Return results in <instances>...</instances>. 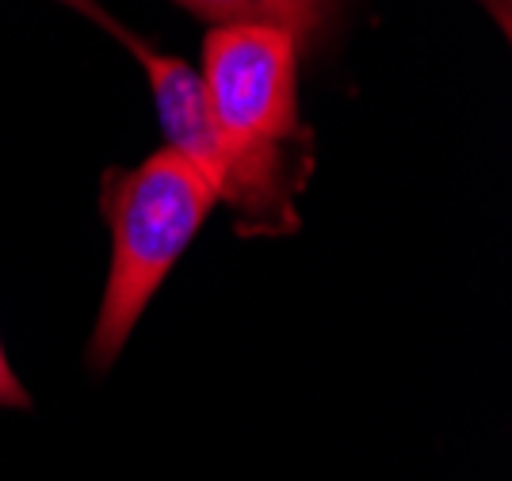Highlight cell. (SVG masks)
I'll return each instance as SVG.
<instances>
[{"mask_svg": "<svg viewBox=\"0 0 512 481\" xmlns=\"http://www.w3.org/2000/svg\"><path fill=\"white\" fill-rule=\"evenodd\" d=\"M214 203L218 195L203 172L169 146L150 153L138 168L111 172L104 180L111 268L88 344V363L96 371H107L127 348L138 317L195 241Z\"/></svg>", "mask_w": 512, "mask_h": 481, "instance_id": "6da1fadb", "label": "cell"}, {"mask_svg": "<svg viewBox=\"0 0 512 481\" xmlns=\"http://www.w3.org/2000/svg\"><path fill=\"white\" fill-rule=\"evenodd\" d=\"M299 58L295 35L260 23L214 27L203 42L199 84L214 126L237 157L279 195H291L283 142L299 138Z\"/></svg>", "mask_w": 512, "mask_h": 481, "instance_id": "7a4b0ae2", "label": "cell"}, {"mask_svg": "<svg viewBox=\"0 0 512 481\" xmlns=\"http://www.w3.org/2000/svg\"><path fill=\"white\" fill-rule=\"evenodd\" d=\"M130 50L138 54V62L146 69V81L153 88V104H157V119L165 130V142L172 153H180L188 165L203 172V180L214 188L218 199H226L234 210L245 214L249 226H264V230H287L295 210H291V195L272 191L253 168L237 157L230 142L222 138V130L214 126L203 84L188 62L157 54L146 42L130 39L127 31L119 35Z\"/></svg>", "mask_w": 512, "mask_h": 481, "instance_id": "3957f363", "label": "cell"}, {"mask_svg": "<svg viewBox=\"0 0 512 481\" xmlns=\"http://www.w3.org/2000/svg\"><path fill=\"white\" fill-rule=\"evenodd\" d=\"M176 4L211 27L260 23V27H279L295 35L299 46H306L329 23L337 0H176Z\"/></svg>", "mask_w": 512, "mask_h": 481, "instance_id": "277c9868", "label": "cell"}, {"mask_svg": "<svg viewBox=\"0 0 512 481\" xmlns=\"http://www.w3.org/2000/svg\"><path fill=\"white\" fill-rule=\"evenodd\" d=\"M0 405H16V409H27V405H31V394L23 390V382L16 378V371H12L4 344H0Z\"/></svg>", "mask_w": 512, "mask_h": 481, "instance_id": "5b68a950", "label": "cell"}, {"mask_svg": "<svg viewBox=\"0 0 512 481\" xmlns=\"http://www.w3.org/2000/svg\"><path fill=\"white\" fill-rule=\"evenodd\" d=\"M62 4H73V8H81V12H85V16H92V20L107 23V27H111V31H115V35H123V31H119V27H115V23L107 20L104 12H100V8H96V0H62Z\"/></svg>", "mask_w": 512, "mask_h": 481, "instance_id": "8992f818", "label": "cell"}]
</instances>
